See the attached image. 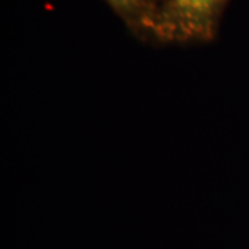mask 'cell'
Masks as SVG:
<instances>
[{"instance_id":"1","label":"cell","mask_w":249,"mask_h":249,"mask_svg":"<svg viewBox=\"0 0 249 249\" xmlns=\"http://www.w3.org/2000/svg\"><path fill=\"white\" fill-rule=\"evenodd\" d=\"M229 0H163L158 7L154 37L172 43H204L216 35Z\"/></svg>"},{"instance_id":"2","label":"cell","mask_w":249,"mask_h":249,"mask_svg":"<svg viewBox=\"0 0 249 249\" xmlns=\"http://www.w3.org/2000/svg\"><path fill=\"white\" fill-rule=\"evenodd\" d=\"M109 6L124 18L129 27L154 36L158 6L154 0H107Z\"/></svg>"}]
</instances>
